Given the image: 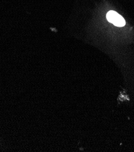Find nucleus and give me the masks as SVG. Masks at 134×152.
I'll return each mask as SVG.
<instances>
[{
    "label": "nucleus",
    "instance_id": "1",
    "mask_svg": "<svg viewBox=\"0 0 134 152\" xmlns=\"http://www.w3.org/2000/svg\"><path fill=\"white\" fill-rule=\"evenodd\" d=\"M106 18L109 22L118 27H123L126 24L125 19L120 15L114 10H110L108 12Z\"/></svg>",
    "mask_w": 134,
    "mask_h": 152
}]
</instances>
